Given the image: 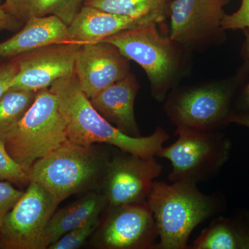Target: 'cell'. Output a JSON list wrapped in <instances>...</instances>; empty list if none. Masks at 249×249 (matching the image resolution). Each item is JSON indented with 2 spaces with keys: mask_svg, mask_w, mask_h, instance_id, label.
<instances>
[{
  "mask_svg": "<svg viewBox=\"0 0 249 249\" xmlns=\"http://www.w3.org/2000/svg\"><path fill=\"white\" fill-rule=\"evenodd\" d=\"M83 5L132 18L156 15L165 16L168 11L165 0H84Z\"/></svg>",
  "mask_w": 249,
  "mask_h": 249,
  "instance_id": "ffe728a7",
  "label": "cell"
},
{
  "mask_svg": "<svg viewBox=\"0 0 249 249\" xmlns=\"http://www.w3.org/2000/svg\"><path fill=\"white\" fill-rule=\"evenodd\" d=\"M37 91L9 89L0 98V140L25 115Z\"/></svg>",
  "mask_w": 249,
  "mask_h": 249,
  "instance_id": "44dd1931",
  "label": "cell"
},
{
  "mask_svg": "<svg viewBox=\"0 0 249 249\" xmlns=\"http://www.w3.org/2000/svg\"><path fill=\"white\" fill-rule=\"evenodd\" d=\"M0 181L19 183L29 181L27 172L10 156L4 142L1 140H0Z\"/></svg>",
  "mask_w": 249,
  "mask_h": 249,
  "instance_id": "603a6c76",
  "label": "cell"
},
{
  "mask_svg": "<svg viewBox=\"0 0 249 249\" xmlns=\"http://www.w3.org/2000/svg\"><path fill=\"white\" fill-rule=\"evenodd\" d=\"M0 3H1V0H0Z\"/></svg>",
  "mask_w": 249,
  "mask_h": 249,
  "instance_id": "4dcf8cb0",
  "label": "cell"
},
{
  "mask_svg": "<svg viewBox=\"0 0 249 249\" xmlns=\"http://www.w3.org/2000/svg\"><path fill=\"white\" fill-rule=\"evenodd\" d=\"M82 44H53L16 57L18 72L10 89L38 91L75 71Z\"/></svg>",
  "mask_w": 249,
  "mask_h": 249,
  "instance_id": "9c48e42d",
  "label": "cell"
},
{
  "mask_svg": "<svg viewBox=\"0 0 249 249\" xmlns=\"http://www.w3.org/2000/svg\"><path fill=\"white\" fill-rule=\"evenodd\" d=\"M229 2V0H174L170 4V40L191 43L222 29L224 6Z\"/></svg>",
  "mask_w": 249,
  "mask_h": 249,
  "instance_id": "4fadbf2b",
  "label": "cell"
},
{
  "mask_svg": "<svg viewBox=\"0 0 249 249\" xmlns=\"http://www.w3.org/2000/svg\"><path fill=\"white\" fill-rule=\"evenodd\" d=\"M162 165L155 160L126 153L116 156L105 167L104 196L111 207L143 204Z\"/></svg>",
  "mask_w": 249,
  "mask_h": 249,
  "instance_id": "ba28073f",
  "label": "cell"
},
{
  "mask_svg": "<svg viewBox=\"0 0 249 249\" xmlns=\"http://www.w3.org/2000/svg\"><path fill=\"white\" fill-rule=\"evenodd\" d=\"M24 192L16 189L10 181H0V229L4 218L20 199Z\"/></svg>",
  "mask_w": 249,
  "mask_h": 249,
  "instance_id": "cb8c5ba5",
  "label": "cell"
},
{
  "mask_svg": "<svg viewBox=\"0 0 249 249\" xmlns=\"http://www.w3.org/2000/svg\"><path fill=\"white\" fill-rule=\"evenodd\" d=\"M243 31L245 37V52L247 58L249 59V29H245ZM240 107L241 109L245 110V112L249 111V83L246 86L241 96Z\"/></svg>",
  "mask_w": 249,
  "mask_h": 249,
  "instance_id": "83f0119b",
  "label": "cell"
},
{
  "mask_svg": "<svg viewBox=\"0 0 249 249\" xmlns=\"http://www.w3.org/2000/svg\"><path fill=\"white\" fill-rule=\"evenodd\" d=\"M176 142L160 149L157 156L169 160L172 182L196 183L216 175L229 160L231 142L213 131L178 127Z\"/></svg>",
  "mask_w": 249,
  "mask_h": 249,
  "instance_id": "5b68a950",
  "label": "cell"
},
{
  "mask_svg": "<svg viewBox=\"0 0 249 249\" xmlns=\"http://www.w3.org/2000/svg\"><path fill=\"white\" fill-rule=\"evenodd\" d=\"M165 17L156 15L132 18L109 14L83 5L76 17L67 26V32L70 42L94 43L121 31L149 24H158L161 22Z\"/></svg>",
  "mask_w": 249,
  "mask_h": 249,
  "instance_id": "5bb4252c",
  "label": "cell"
},
{
  "mask_svg": "<svg viewBox=\"0 0 249 249\" xmlns=\"http://www.w3.org/2000/svg\"><path fill=\"white\" fill-rule=\"evenodd\" d=\"M70 42L67 25L56 16L29 19L11 38L0 43V60L13 59L53 44Z\"/></svg>",
  "mask_w": 249,
  "mask_h": 249,
  "instance_id": "2e32d148",
  "label": "cell"
},
{
  "mask_svg": "<svg viewBox=\"0 0 249 249\" xmlns=\"http://www.w3.org/2000/svg\"><path fill=\"white\" fill-rule=\"evenodd\" d=\"M231 96L230 90L216 85L191 89L170 101L168 114L178 127L213 131L227 124Z\"/></svg>",
  "mask_w": 249,
  "mask_h": 249,
  "instance_id": "30bf717a",
  "label": "cell"
},
{
  "mask_svg": "<svg viewBox=\"0 0 249 249\" xmlns=\"http://www.w3.org/2000/svg\"><path fill=\"white\" fill-rule=\"evenodd\" d=\"M58 100L70 142L84 146L106 143L143 159L155 157L170 135L159 127L147 137H132L119 130L92 106L80 89L75 73L56 80L49 88Z\"/></svg>",
  "mask_w": 249,
  "mask_h": 249,
  "instance_id": "6da1fadb",
  "label": "cell"
},
{
  "mask_svg": "<svg viewBox=\"0 0 249 249\" xmlns=\"http://www.w3.org/2000/svg\"><path fill=\"white\" fill-rule=\"evenodd\" d=\"M100 232L106 249H155L158 238L155 217L147 202L111 207Z\"/></svg>",
  "mask_w": 249,
  "mask_h": 249,
  "instance_id": "8fae6325",
  "label": "cell"
},
{
  "mask_svg": "<svg viewBox=\"0 0 249 249\" xmlns=\"http://www.w3.org/2000/svg\"><path fill=\"white\" fill-rule=\"evenodd\" d=\"M188 249H249V218H216Z\"/></svg>",
  "mask_w": 249,
  "mask_h": 249,
  "instance_id": "ac0fdd59",
  "label": "cell"
},
{
  "mask_svg": "<svg viewBox=\"0 0 249 249\" xmlns=\"http://www.w3.org/2000/svg\"><path fill=\"white\" fill-rule=\"evenodd\" d=\"M21 25H22V23L9 14L3 6L0 5V31H14L20 28Z\"/></svg>",
  "mask_w": 249,
  "mask_h": 249,
  "instance_id": "4316f807",
  "label": "cell"
},
{
  "mask_svg": "<svg viewBox=\"0 0 249 249\" xmlns=\"http://www.w3.org/2000/svg\"><path fill=\"white\" fill-rule=\"evenodd\" d=\"M101 42L114 45L125 58L139 64L148 76L155 97L163 98L175 57L173 41L160 36L156 24L121 31Z\"/></svg>",
  "mask_w": 249,
  "mask_h": 249,
  "instance_id": "8992f818",
  "label": "cell"
},
{
  "mask_svg": "<svg viewBox=\"0 0 249 249\" xmlns=\"http://www.w3.org/2000/svg\"><path fill=\"white\" fill-rule=\"evenodd\" d=\"M235 124L249 128V111L231 114L227 120V124Z\"/></svg>",
  "mask_w": 249,
  "mask_h": 249,
  "instance_id": "f1b7e54d",
  "label": "cell"
},
{
  "mask_svg": "<svg viewBox=\"0 0 249 249\" xmlns=\"http://www.w3.org/2000/svg\"><path fill=\"white\" fill-rule=\"evenodd\" d=\"M91 147L69 141L34 163L29 182L39 183L60 204L88 186L107 164Z\"/></svg>",
  "mask_w": 249,
  "mask_h": 249,
  "instance_id": "277c9868",
  "label": "cell"
},
{
  "mask_svg": "<svg viewBox=\"0 0 249 249\" xmlns=\"http://www.w3.org/2000/svg\"><path fill=\"white\" fill-rule=\"evenodd\" d=\"M18 72L16 59L0 64V98L11 88V83Z\"/></svg>",
  "mask_w": 249,
  "mask_h": 249,
  "instance_id": "484cf974",
  "label": "cell"
},
{
  "mask_svg": "<svg viewBox=\"0 0 249 249\" xmlns=\"http://www.w3.org/2000/svg\"><path fill=\"white\" fill-rule=\"evenodd\" d=\"M58 204L39 183L27 191L4 218L0 229L5 248L42 249L46 229Z\"/></svg>",
  "mask_w": 249,
  "mask_h": 249,
  "instance_id": "52a82bcc",
  "label": "cell"
},
{
  "mask_svg": "<svg viewBox=\"0 0 249 249\" xmlns=\"http://www.w3.org/2000/svg\"><path fill=\"white\" fill-rule=\"evenodd\" d=\"M99 225V217L93 218L81 227L62 235L48 247L49 249H76L80 248Z\"/></svg>",
  "mask_w": 249,
  "mask_h": 249,
  "instance_id": "7402d4cb",
  "label": "cell"
},
{
  "mask_svg": "<svg viewBox=\"0 0 249 249\" xmlns=\"http://www.w3.org/2000/svg\"><path fill=\"white\" fill-rule=\"evenodd\" d=\"M84 0H5L1 4L9 14L22 24L35 18L54 16L67 24L79 12Z\"/></svg>",
  "mask_w": 249,
  "mask_h": 249,
  "instance_id": "d6986e66",
  "label": "cell"
},
{
  "mask_svg": "<svg viewBox=\"0 0 249 249\" xmlns=\"http://www.w3.org/2000/svg\"><path fill=\"white\" fill-rule=\"evenodd\" d=\"M1 141L27 173L36 161L69 142L58 100L49 88L37 91L25 115Z\"/></svg>",
  "mask_w": 249,
  "mask_h": 249,
  "instance_id": "3957f363",
  "label": "cell"
},
{
  "mask_svg": "<svg viewBox=\"0 0 249 249\" xmlns=\"http://www.w3.org/2000/svg\"><path fill=\"white\" fill-rule=\"evenodd\" d=\"M138 91L137 80L128 73L90 101L101 116L121 132L132 137H140L134 116V101Z\"/></svg>",
  "mask_w": 249,
  "mask_h": 249,
  "instance_id": "9a60e30c",
  "label": "cell"
},
{
  "mask_svg": "<svg viewBox=\"0 0 249 249\" xmlns=\"http://www.w3.org/2000/svg\"><path fill=\"white\" fill-rule=\"evenodd\" d=\"M107 204L104 195L91 193L54 213L46 229L42 249L48 248L62 235L81 227L93 218L99 217Z\"/></svg>",
  "mask_w": 249,
  "mask_h": 249,
  "instance_id": "e0dca14e",
  "label": "cell"
},
{
  "mask_svg": "<svg viewBox=\"0 0 249 249\" xmlns=\"http://www.w3.org/2000/svg\"><path fill=\"white\" fill-rule=\"evenodd\" d=\"M129 60L106 42L82 44L75 64L80 89L89 99L129 73Z\"/></svg>",
  "mask_w": 249,
  "mask_h": 249,
  "instance_id": "7c38bea8",
  "label": "cell"
},
{
  "mask_svg": "<svg viewBox=\"0 0 249 249\" xmlns=\"http://www.w3.org/2000/svg\"><path fill=\"white\" fill-rule=\"evenodd\" d=\"M222 30L249 29V0H242L240 7L231 15H224L221 22Z\"/></svg>",
  "mask_w": 249,
  "mask_h": 249,
  "instance_id": "d4e9b609",
  "label": "cell"
},
{
  "mask_svg": "<svg viewBox=\"0 0 249 249\" xmlns=\"http://www.w3.org/2000/svg\"><path fill=\"white\" fill-rule=\"evenodd\" d=\"M147 204L160 237L156 249H188L193 231L222 208L220 199L204 194L188 181H154Z\"/></svg>",
  "mask_w": 249,
  "mask_h": 249,
  "instance_id": "7a4b0ae2",
  "label": "cell"
},
{
  "mask_svg": "<svg viewBox=\"0 0 249 249\" xmlns=\"http://www.w3.org/2000/svg\"><path fill=\"white\" fill-rule=\"evenodd\" d=\"M165 1H170V0H165Z\"/></svg>",
  "mask_w": 249,
  "mask_h": 249,
  "instance_id": "f546056e",
  "label": "cell"
}]
</instances>
